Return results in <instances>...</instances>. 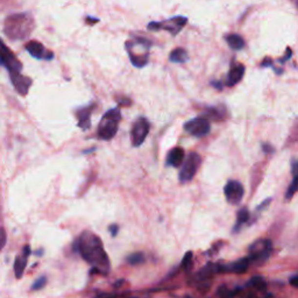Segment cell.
I'll return each mask as SVG.
<instances>
[{
    "mask_svg": "<svg viewBox=\"0 0 298 298\" xmlns=\"http://www.w3.org/2000/svg\"><path fill=\"white\" fill-rule=\"evenodd\" d=\"M74 251L92 266V273L107 275L111 269L108 255L106 254L102 239L90 231H84L74 242Z\"/></svg>",
    "mask_w": 298,
    "mask_h": 298,
    "instance_id": "6da1fadb",
    "label": "cell"
},
{
    "mask_svg": "<svg viewBox=\"0 0 298 298\" xmlns=\"http://www.w3.org/2000/svg\"><path fill=\"white\" fill-rule=\"evenodd\" d=\"M35 28V22L29 13H14L8 15L4 22V33L13 41L25 40Z\"/></svg>",
    "mask_w": 298,
    "mask_h": 298,
    "instance_id": "7a4b0ae2",
    "label": "cell"
},
{
    "mask_svg": "<svg viewBox=\"0 0 298 298\" xmlns=\"http://www.w3.org/2000/svg\"><path fill=\"white\" fill-rule=\"evenodd\" d=\"M121 120V113L119 108L108 109L106 113L103 115L100 120L98 129H97V135L100 140L104 141H109L117 135L118 128H119V123Z\"/></svg>",
    "mask_w": 298,
    "mask_h": 298,
    "instance_id": "3957f363",
    "label": "cell"
},
{
    "mask_svg": "<svg viewBox=\"0 0 298 298\" xmlns=\"http://www.w3.org/2000/svg\"><path fill=\"white\" fill-rule=\"evenodd\" d=\"M150 43L144 39L126 42V50L128 53L132 64L136 68H144L148 63V49Z\"/></svg>",
    "mask_w": 298,
    "mask_h": 298,
    "instance_id": "277c9868",
    "label": "cell"
},
{
    "mask_svg": "<svg viewBox=\"0 0 298 298\" xmlns=\"http://www.w3.org/2000/svg\"><path fill=\"white\" fill-rule=\"evenodd\" d=\"M273 252V244L268 239H258L249 246V260L251 263L262 264L270 257Z\"/></svg>",
    "mask_w": 298,
    "mask_h": 298,
    "instance_id": "5b68a950",
    "label": "cell"
},
{
    "mask_svg": "<svg viewBox=\"0 0 298 298\" xmlns=\"http://www.w3.org/2000/svg\"><path fill=\"white\" fill-rule=\"evenodd\" d=\"M0 65L5 66L10 75L19 74L22 71V63L17 59L13 51L4 43L1 39H0Z\"/></svg>",
    "mask_w": 298,
    "mask_h": 298,
    "instance_id": "8992f818",
    "label": "cell"
},
{
    "mask_svg": "<svg viewBox=\"0 0 298 298\" xmlns=\"http://www.w3.org/2000/svg\"><path fill=\"white\" fill-rule=\"evenodd\" d=\"M200 163H202V159L200 155L197 153H190L184 159L183 163H182V169L179 171V182L181 183H188L191 179L194 177L197 170H198Z\"/></svg>",
    "mask_w": 298,
    "mask_h": 298,
    "instance_id": "52a82bcc",
    "label": "cell"
},
{
    "mask_svg": "<svg viewBox=\"0 0 298 298\" xmlns=\"http://www.w3.org/2000/svg\"><path fill=\"white\" fill-rule=\"evenodd\" d=\"M150 125L146 118H139L138 120L133 124L132 130H130V140H132L133 147H140L145 142L147 138Z\"/></svg>",
    "mask_w": 298,
    "mask_h": 298,
    "instance_id": "ba28073f",
    "label": "cell"
},
{
    "mask_svg": "<svg viewBox=\"0 0 298 298\" xmlns=\"http://www.w3.org/2000/svg\"><path fill=\"white\" fill-rule=\"evenodd\" d=\"M184 129L191 135L196 136V138H203V136L208 135L211 129V125L208 118L198 117L191 119L184 124Z\"/></svg>",
    "mask_w": 298,
    "mask_h": 298,
    "instance_id": "9c48e42d",
    "label": "cell"
},
{
    "mask_svg": "<svg viewBox=\"0 0 298 298\" xmlns=\"http://www.w3.org/2000/svg\"><path fill=\"white\" fill-rule=\"evenodd\" d=\"M224 193L226 197L227 203L231 205H238L241 203L242 198H244L245 189L242 184L238 181H229L224 188Z\"/></svg>",
    "mask_w": 298,
    "mask_h": 298,
    "instance_id": "30bf717a",
    "label": "cell"
},
{
    "mask_svg": "<svg viewBox=\"0 0 298 298\" xmlns=\"http://www.w3.org/2000/svg\"><path fill=\"white\" fill-rule=\"evenodd\" d=\"M187 23V18L176 17L172 18L166 22H150L148 25V29L150 30H159V29H166L168 30L170 34L176 35Z\"/></svg>",
    "mask_w": 298,
    "mask_h": 298,
    "instance_id": "8fae6325",
    "label": "cell"
},
{
    "mask_svg": "<svg viewBox=\"0 0 298 298\" xmlns=\"http://www.w3.org/2000/svg\"><path fill=\"white\" fill-rule=\"evenodd\" d=\"M221 273L220 272V263H212L209 262L205 267H203L198 273L193 275V282L198 284L200 288L205 282H209V279H211L215 274Z\"/></svg>",
    "mask_w": 298,
    "mask_h": 298,
    "instance_id": "7c38bea8",
    "label": "cell"
},
{
    "mask_svg": "<svg viewBox=\"0 0 298 298\" xmlns=\"http://www.w3.org/2000/svg\"><path fill=\"white\" fill-rule=\"evenodd\" d=\"M26 50L32 55L34 59L38 60H44V61H50L54 59V53L53 51L45 49L44 45L39 41H29L27 42L25 45Z\"/></svg>",
    "mask_w": 298,
    "mask_h": 298,
    "instance_id": "4fadbf2b",
    "label": "cell"
},
{
    "mask_svg": "<svg viewBox=\"0 0 298 298\" xmlns=\"http://www.w3.org/2000/svg\"><path fill=\"white\" fill-rule=\"evenodd\" d=\"M30 253H32V249H30L29 245H25L22 248V252L15 257V262H14V274L15 277L18 279H20L23 276V273H25V269L27 267V261H28V257Z\"/></svg>",
    "mask_w": 298,
    "mask_h": 298,
    "instance_id": "5bb4252c",
    "label": "cell"
},
{
    "mask_svg": "<svg viewBox=\"0 0 298 298\" xmlns=\"http://www.w3.org/2000/svg\"><path fill=\"white\" fill-rule=\"evenodd\" d=\"M11 82L13 84L15 91L21 96H26L28 93V91L32 86V78L26 77V76L21 75V72L19 74H12L10 75Z\"/></svg>",
    "mask_w": 298,
    "mask_h": 298,
    "instance_id": "9a60e30c",
    "label": "cell"
},
{
    "mask_svg": "<svg viewBox=\"0 0 298 298\" xmlns=\"http://www.w3.org/2000/svg\"><path fill=\"white\" fill-rule=\"evenodd\" d=\"M96 107V104H90L87 106L76 109V117L78 119V127H81L83 130H87L91 127V114Z\"/></svg>",
    "mask_w": 298,
    "mask_h": 298,
    "instance_id": "2e32d148",
    "label": "cell"
},
{
    "mask_svg": "<svg viewBox=\"0 0 298 298\" xmlns=\"http://www.w3.org/2000/svg\"><path fill=\"white\" fill-rule=\"evenodd\" d=\"M251 260L249 257H242L238 261H234L229 264H220L221 273H234V274H245L247 272Z\"/></svg>",
    "mask_w": 298,
    "mask_h": 298,
    "instance_id": "e0dca14e",
    "label": "cell"
},
{
    "mask_svg": "<svg viewBox=\"0 0 298 298\" xmlns=\"http://www.w3.org/2000/svg\"><path fill=\"white\" fill-rule=\"evenodd\" d=\"M245 71H246L245 65L241 64V63H236V64H233L231 66L226 80L227 86H234L235 84H238L239 82L242 80V77H244Z\"/></svg>",
    "mask_w": 298,
    "mask_h": 298,
    "instance_id": "ac0fdd59",
    "label": "cell"
},
{
    "mask_svg": "<svg viewBox=\"0 0 298 298\" xmlns=\"http://www.w3.org/2000/svg\"><path fill=\"white\" fill-rule=\"evenodd\" d=\"M291 174H293V181L289 185L287 192H285V199L290 200L298 192V160H291Z\"/></svg>",
    "mask_w": 298,
    "mask_h": 298,
    "instance_id": "d6986e66",
    "label": "cell"
},
{
    "mask_svg": "<svg viewBox=\"0 0 298 298\" xmlns=\"http://www.w3.org/2000/svg\"><path fill=\"white\" fill-rule=\"evenodd\" d=\"M185 159L184 149L181 147H176L169 151L167 155V164L170 167H174V168H179L183 163Z\"/></svg>",
    "mask_w": 298,
    "mask_h": 298,
    "instance_id": "ffe728a7",
    "label": "cell"
},
{
    "mask_svg": "<svg viewBox=\"0 0 298 298\" xmlns=\"http://www.w3.org/2000/svg\"><path fill=\"white\" fill-rule=\"evenodd\" d=\"M226 115V109L224 106H215V107H209L204 112V117L212 120H221Z\"/></svg>",
    "mask_w": 298,
    "mask_h": 298,
    "instance_id": "44dd1931",
    "label": "cell"
},
{
    "mask_svg": "<svg viewBox=\"0 0 298 298\" xmlns=\"http://www.w3.org/2000/svg\"><path fill=\"white\" fill-rule=\"evenodd\" d=\"M249 219H251V213H249L248 209L247 208L240 209L238 212V215H236V223H235V226H234V229H233V232L234 233L239 232V231L241 230V227L248 223Z\"/></svg>",
    "mask_w": 298,
    "mask_h": 298,
    "instance_id": "7402d4cb",
    "label": "cell"
},
{
    "mask_svg": "<svg viewBox=\"0 0 298 298\" xmlns=\"http://www.w3.org/2000/svg\"><path fill=\"white\" fill-rule=\"evenodd\" d=\"M169 60L174 63H185L189 60V55L183 48H176L170 53Z\"/></svg>",
    "mask_w": 298,
    "mask_h": 298,
    "instance_id": "603a6c76",
    "label": "cell"
},
{
    "mask_svg": "<svg viewBox=\"0 0 298 298\" xmlns=\"http://www.w3.org/2000/svg\"><path fill=\"white\" fill-rule=\"evenodd\" d=\"M226 41L233 50H241L245 47L244 39L238 34H230L226 36Z\"/></svg>",
    "mask_w": 298,
    "mask_h": 298,
    "instance_id": "cb8c5ba5",
    "label": "cell"
},
{
    "mask_svg": "<svg viewBox=\"0 0 298 298\" xmlns=\"http://www.w3.org/2000/svg\"><path fill=\"white\" fill-rule=\"evenodd\" d=\"M247 287H253L258 291H263L266 290L267 283L266 281H264V278L261 277V276H254V277H252L251 281L247 283Z\"/></svg>",
    "mask_w": 298,
    "mask_h": 298,
    "instance_id": "d4e9b609",
    "label": "cell"
},
{
    "mask_svg": "<svg viewBox=\"0 0 298 298\" xmlns=\"http://www.w3.org/2000/svg\"><path fill=\"white\" fill-rule=\"evenodd\" d=\"M127 262H128L130 266H138V264H141L145 262V255L142 253H136L130 254L128 257H127Z\"/></svg>",
    "mask_w": 298,
    "mask_h": 298,
    "instance_id": "484cf974",
    "label": "cell"
},
{
    "mask_svg": "<svg viewBox=\"0 0 298 298\" xmlns=\"http://www.w3.org/2000/svg\"><path fill=\"white\" fill-rule=\"evenodd\" d=\"M181 268L185 270V272H190V269L192 268V252H188V253L184 255L181 263Z\"/></svg>",
    "mask_w": 298,
    "mask_h": 298,
    "instance_id": "4316f807",
    "label": "cell"
},
{
    "mask_svg": "<svg viewBox=\"0 0 298 298\" xmlns=\"http://www.w3.org/2000/svg\"><path fill=\"white\" fill-rule=\"evenodd\" d=\"M297 142H298V120L296 121V123L294 124L293 129H291L290 135H289V139H288L287 146H290L291 144L296 145Z\"/></svg>",
    "mask_w": 298,
    "mask_h": 298,
    "instance_id": "83f0119b",
    "label": "cell"
},
{
    "mask_svg": "<svg viewBox=\"0 0 298 298\" xmlns=\"http://www.w3.org/2000/svg\"><path fill=\"white\" fill-rule=\"evenodd\" d=\"M239 291L240 290H231V289L227 288L226 285H221L218 290V295L221 297H232V296H235Z\"/></svg>",
    "mask_w": 298,
    "mask_h": 298,
    "instance_id": "f1b7e54d",
    "label": "cell"
},
{
    "mask_svg": "<svg viewBox=\"0 0 298 298\" xmlns=\"http://www.w3.org/2000/svg\"><path fill=\"white\" fill-rule=\"evenodd\" d=\"M45 283H47V277L45 276H41V277H39L36 281L33 283L32 285V290H40V289H42L45 285Z\"/></svg>",
    "mask_w": 298,
    "mask_h": 298,
    "instance_id": "f546056e",
    "label": "cell"
},
{
    "mask_svg": "<svg viewBox=\"0 0 298 298\" xmlns=\"http://www.w3.org/2000/svg\"><path fill=\"white\" fill-rule=\"evenodd\" d=\"M270 202H272V198H268V199L263 200V202L261 203L260 205L257 206L256 210H255V213H261V212H262L264 209H267V208H268V206H269V204H270Z\"/></svg>",
    "mask_w": 298,
    "mask_h": 298,
    "instance_id": "4dcf8cb0",
    "label": "cell"
},
{
    "mask_svg": "<svg viewBox=\"0 0 298 298\" xmlns=\"http://www.w3.org/2000/svg\"><path fill=\"white\" fill-rule=\"evenodd\" d=\"M6 240H7V238H6V231L2 227H0V251L6 245Z\"/></svg>",
    "mask_w": 298,
    "mask_h": 298,
    "instance_id": "1f68e13d",
    "label": "cell"
},
{
    "mask_svg": "<svg viewBox=\"0 0 298 298\" xmlns=\"http://www.w3.org/2000/svg\"><path fill=\"white\" fill-rule=\"evenodd\" d=\"M108 230H109V232H111V235L115 236L118 234V232H119V226L113 224V225H111V226L108 227Z\"/></svg>",
    "mask_w": 298,
    "mask_h": 298,
    "instance_id": "d6a6232c",
    "label": "cell"
},
{
    "mask_svg": "<svg viewBox=\"0 0 298 298\" xmlns=\"http://www.w3.org/2000/svg\"><path fill=\"white\" fill-rule=\"evenodd\" d=\"M262 148H263L264 153H274V148L268 144H263Z\"/></svg>",
    "mask_w": 298,
    "mask_h": 298,
    "instance_id": "836d02e7",
    "label": "cell"
},
{
    "mask_svg": "<svg viewBox=\"0 0 298 298\" xmlns=\"http://www.w3.org/2000/svg\"><path fill=\"white\" fill-rule=\"evenodd\" d=\"M130 104H132V102H130V99H128V98L119 99V105H121V106H129Z\"/></svg>",
    "mask_w": 298,
    "mask_h": 298,
    "instance_id": "e575fe53",
    "label": "cell"
},
{
    "mask_svg": "<svg viewBox=\"0 0 298 298\" xmlns=\"http://www.w3.org/2000/svg\"><path fill=\"white\" fill-rule=\"evenodd\" d=\"M289 282H290L291 285L298 288V275H295V276H293V277H290V281Z\"/></svg>",
    "mask_w": 298,
    "mask_h": 298,
    "instance_id": "d590c367",
    "label": "cell"
},
{
    "mask_svg": "<svg viewBox=\"0 0 298 298\" xmlns=\"http://www.w3.org/2000/svg\"><path fill=\"white\" fill-rule=\"evenodd\" d=\"M211 84H212V86L217 87V89H220V90H221V87H223V86H221V85H220L221 83H219V82H214V81H213Z\"/></svg>",
    "mask_w": 298,
    "mask_h": 298,
    "instance_id": "8d00e7d4",
    "label": "cell"
},
{
    "mask_svg": "<svg viewBox=\"0 0 298 298\" xmlns=\"http://www.w3.org/2000/svg\"><path fill=\"white\" fill-rule=\"evenodd\" d=\"M86 20H87V22H90V25H93V22H98L99 21L98 19H92V18H90V17L87 18Z\"/></svg>",
    "mask_w": 298,
    "mask_h": 298,
    "instance_id": "74e56055",
    "label": "cell"
}]
</instances>
